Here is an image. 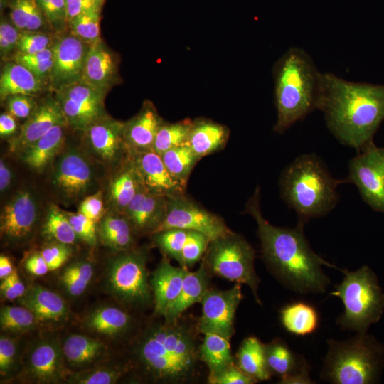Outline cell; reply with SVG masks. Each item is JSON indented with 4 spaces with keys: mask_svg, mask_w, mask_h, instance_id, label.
Listing matches in <instances>:
<instances>
[{
    "mask_svg": "<svg viewBox=\"0 0 384 384\" xmlns=\"http://www.w3.org/2000/svg\"><path fill=\"white\" fill-rule=\"evenodd\" d=\"M68 125L60 124L23 149L22 161L31 169L43 171L62 151L65 142V129Z\"/></svg>",
    "mask_w": 384,
    "mask_h": 384,
    "instance_id": "4dcf8cb0",
    "label": "cell"
},
{
    "mask_svg": "<svg viewBox=\"0 0 384 384\" xmlns=\"http://www.w3.org/2000/svg\"><path fill=\"white\" fill-rule=\"evenodd\" d=\"M41 234L48 242L74 245L77 237L66 214L56 205H50L41 225Z\"/></svg>",
    "mask_w": 384,
    "mask_h": 384,
    "instance_id": "ab89813d",
    "label": "cell"
},
{
    "mask_svg": "<svg viewBox=\"0 0 384 384\" xmlns=\"http://www.w3.org/2000/svg\"><path fill=\"white\" fill-rule=\"evenodd\" d=\"M60 269L58 284L70 299L82 297L90 288L96 273L95 262L87 256L70 259Z\"/></svg>",
    "mask_w": 384,
    "mask_h": 384,
    "instance_id": "f1b7e54d",
    "label": "cell"
},
{
    "mask_svg": "<svg viewBox=\"0 0 384 384\" xmlns=\"http://www.w3.org/2000/svg\"><path fill=\"white\" fill-rule=\"evenodd\" d=\"M78 212L98 223L105 213L102 193L96 191L84 198L79 204Z\"/></svg>",
    "mask_w": 384,
    "mask_h": 384,
    "instance_id": "9f6ffc18",
    "label": "cell"
},
{
    "mask_svg": "<svg viewBox=\"0 0 384 384\" xmlns=\"http://www.w3.org/2000/svg\"><path fill=\"white\" fill-rule=\"evenodd\" d=\"M23 65L27 68L36 77L44 83L46 81L49 82L53 66V59L43 62L26 63L23 64Z\"/></svg>",
    "mask_w": 384,
    "mask_h": 384,
    "instance_id": "be15d7a7",
    "label": "cell"
},
{
    "mask_svg": "<svg viewBox=\"0 0 384 384\" xmlns=\"http://www.w3.org/2000/svg\"><path fill=\"white\" fill-rule=\"evenodd\" d=\"M4 101L7 112L19 119H27L38 105L33 96L28 95H11Z\"/></svg>",
    "mask_w": 384,
    "mask_h": 384,
    "instance_id": "db71d44e",
    "label": "cell"
},
{
    "mask_svg": "<svg viewBox=\"0 0 384 384\" xmlns=\"http://www.w3.org/2000/svg\"><path fill=\"white\" fill-rule=\"evenodd\" d=\"M128 156L148 191L165 197L184 194L186 184L171 174L161 155L153 149L128 153Z\"/></svg>",
    "mask_w": 384,
    "mask_h": 384,
    "instance_id": "d6986e66",
    "label": "cell"
},
{
    "mask_svg": "<svg viewBox=\"0 0 384 384\" xmlns=\"http://www.w3.org/2000/svg\"><path fill=\"white\" fill-rule=\"evenodd\" d=\"M38 216V204L34 194L28 190L19 191L1 210V239L13 245L26 243L34 233Z\"/></svg>",
    "mask_w": 384,
    "mask_h": 384,
    "instance_id": "9a60e30c",
    "label": "cell"
},
{
    "mask_svg": "<svg viewBox=\"0 0 384 384\" xmlns=\"http://www.w3.org/2000/svg\"><path fill=\"white\" fill-rule=\"evenodd\" d=\"M55 97L65 115L67 125L85 131L107 116L103 95L81 81L55 90Z\"/></svg>",
    "mask_w": 384,
    "mask_h": 384,
    "instance_id": "5bb4252c",
    "label": "cell"
},
{
    "mask_svg": "<svg viewBox=\"0 0 384 384\" xmlns=\"http://www.w3.org/2000/svg\"><path fill=\"white\" fill-rule=\"evenodd\" d=\"M105 0H65L68 21L94 8H102Z\"/></svg>",
    "mask_w": 384,
    "mask_h": 384,
    "instance_id": "94428289",
    "label": "cell"
},
{
    "mask_svg": "<svg viewBox=\"0 0 384 384\" xmlns=\"http://www.w3.org/2000/svg\"><path fill=\"white\" fill-rule=\"evenodd\" d=\"M60 124H67L60 104L55 97H46L38 103L32 114L21 126L18 134L11 139L10 151L20 153Z\"/></svg>",
    "mask_w": 384,
    "mask_h": 384,
    "instance_id": "44dd1931",
    "label": "cell"
},
{
    "mask_svg": "<svg viewBox=\"0 0 384 384\" xmlns=\"http://www.w3.org/2000/svg\"><path fill=\"white\" fill-rule=\"evenodd\" d=\"M16 117L9 112H4L0 115V135L1 137H9L17 130Z\"/></svg>",
    "mask_w": 384,
    "mask_h": 384,
    "instance_id": "e7e4bbea",
    "label": "cell"
},
{
    "mask_svg": "<svg viewBox=\"0 0 384 384\" xmlns=\"http://www.w3.org/2000/svg\"><path fill=\"white\" fill-rule=\"evenodd\" d=\"M117 78V59L100 38L90 46L80 81L105 97Z\"/></svg>",
    "mask_w": 384,
    "mask_h": 384,
    "instance_id": "cb8c5ba5",
    "label": "cell"
},
{
    "mask_svg": "<svg viewBox=\"0 0 384 384\" xmlns=\"http://www.w3.org/2000/svg\"><path fill=\"white\" fill-rule=\"evenodd\" d=\"M98 239L113 252L134 247L137 235L123 213L111 210L98 221Z\"/></svg>",
    "mask_w": 384,
    "mask_h": 384,
    "instance_id": "d6a6232c",
    "label": "cell"
},
{
    "mask_svg": "<svg viewBox=\"0 0 384 384\" xmlns=\"http://www.w3.org/2000/svg\"><path fill=\"white\" fill-rule=\"evenodd\" d=\"M81 325L86 331L102 340H117L128 335L134 320L128 309L109 304L98 305L82 318Z\"/></svg>",
    "mask_w": 384,
    "mask_h": 384,
    "instance_id": "ffe728a7",
    "label": "cell"
},
{
    "mask_svg": "<svg viewBox=\"0 0 384 384\" xmlns=\"http://www.w3.org/2000/svg\"><path fill=\"white\" fill-rule=\"evenodd\" d=\"M228 137L226 127L210 120L198 119L192 122L186 143L201 159L222 149Z\"/></svg>",
    "mask_w": 384,
    "mask_h": 384,
    "instance_id": "836d02e7",
    "label": "cell"
},
{
    "mask_svg": "<svg viewBox=\"0 0 384 384\" xmlns=\"http://www.w3.org/2000/svg\"><path fill=\"white\" fill-rule=\"evenodd\" d=\"M208 270L203 260L197 270L187 271L180 294L166 311L164 321L171 323L179 320L187 309L201 302L208 289Z\"/></svg>",
    "mask_w": 384,
    "mask_h": 384,
    "instance_id": "1f68e13d",
    "label": "cell"
},
{
    "mask_svg": "<svg viewBox=\"0 0 384 384\" xmlns=\"http://www.w3.org/2000/svg\"><path fill=\"white\" fill-rule=\"evenodd\" d=\"M20 31L11 23L3 18L0 23V52L2 57L9 55L16 48Z\"/></svg>",
    "mask_w": 384,
    "mask_h": 384,
    "instance_id": "6f0895ef",
    "label": "cell"
},
{
    "mask_svg": "<svg viewBox=\"0 0 384 384\" xmlns=\"http://www.w3.org/2000/svg\"><path fill=\"white\" fill-rule=\"evenodd\" d=\"M16 301L28 309L39 324H61L70 316L69 306L65 299L38 284L27 287L25 293Z\"/></svg>",
    "mask_w": 384,
    "mask_h": 384,
    "instance_id": "484cf974",
    "label": "cell"
},
{
    "mask_svg": "<svg viewBox=\"0 0 384 384\" xmlns=\"http://www.w3.org/2000/svg\"><path fill=\"white\" fill-rule=\"evenodd\" d=\"M208 381L210 384H252L256 383L235 363L228 366L214 377L208 378Z\"/></svg>",
    "mask_w": 384,
    "mask_h": 384,
    "instance_id": "11a10c76",
    "label": "cell"
},
{
    "mask_svg": "<svg viewBox=\"0 0 384 384\" xmlns=\"http://www.w3.org/2000/svg\"><path fill=\"white\" fill-rule=\"evenodd\" d=\"M65 214L78 239L95 247L98 239L97 223L79 212L65 211Z\"/></svg>",
    "mask_w": 384,
    "mask_h": 384,
    "instance_id": "f907efd6",
    "label": "cell"
},
{
    "mask_svg": "<svg viewBox=\"0 0 384 384\" xmlns=\"http://www.w3.org/2000/svg\"><path fill=\"white\" fill-rule=\"evenodd\" d=\"M131 356L142 377L156 383L191 380L199 358L193 330L179 320L147 326L132 345Z\"/></svg>",
    "mask_w": 384,
    "mask_h": 384,
    "instance_id": "3957f363",
    "label": "cell"
},
{
    "mask_svg": "<svg viewBox=\"0 0 384 384\" xmlns=\"http://www.w3.org/2000/svg\"><path fill=\"white\" fill-rule=\"evenodd\" d=\"M49 27L56 32L68 26L65 0H36Z\"/></svg>",
    "mask_w": 384,
    "mask_h": 384,
    "instance_id": "681fc988",
    "label": "cell"
},
{
    "mask_svg": "<svg viewBox=\"0 0 384 384\" xmlns=\"http://www.w3.org/2000/svg\"><path fill=\"white\" fill-rule=\"evenodd\" d=\"M265 349L267 367L272 374L280 377L279 383H314L305 358L292 351L284 341L274 339L265 345Z\"/></svg>",
    "mask_w": 384,
    "mask_h": 384,
    "instance_id": "7402d4cb",
    "label": "cell"
},
{
    "mask_svg": "<svg viewBox=\"0 0 384 384\" xmlns=\"http://www.w3.org/2000/svg\"><path fill=\"white\" fill-rule=\"evenodd\" d=\"M101 9L94 8L75 16L68 23L70 33L90 45L98 40Z\"/></svg>",
    "mask_w": 384,
    "mask_h": 384,
    "instance_id": "f6af8a7d",
    "label": "cell"
},
{
    "mask_svg": "<svg viewBox=\"0 0 384 384\" xmlns=\"http://www.w3.org/2000/svg\"><path fill=\"white\" fill-rule=\"evenodd\" d=\"M348 180L332 177L323 161L315 154H302L282 171L281 196L297 215V224L331 212L339 200L337 187Z\"/></svg>",
    "mask_w": 384,
    "mask_h": 384,
    "instance_id": "5b68a950",
    "label": "cell"
},
{
    "mask_svg": "<svg viewBox=\"0 0 384 384\" xmlns=\"http://www.w3.org/2000/svg\"><path fill=\"white\" fill-rule=\"evenodd\" d=\"M192 122L185 119L176 123L162 124L155 137L153 150L161 155L169 149L186 144Z\"/></svg>",
    "mask_w": 384,
    "mask_h": 384,
    "instance_id": "ee69618b",
    "label": "cell"
},
{
    "mask_svg": "<svg viewBox=\"0 0 384 384\" xmlns=\"http://www.w3.org/2000/svg\"><path fill=\"white\" fill-rule=\"evenodd\" d=\"M166 210V197L156 195L142 188L123 214L137 235H152L162 223Z\"/></svg>",
    "mask_w": 384,
    "mask_h": 384,
    "instance_id": "603a6c76",
    "label": "cell"
},
{
    "mask_svg": "<svg viewBox=\"0 0 384 384\" xmlns=\"http://www.w3.org/2000/svg\"><path fill=\"white\" fill-rule=\"evenodd\" d=\"M73 245L59 242H48L41 250L50 271L57 270L64 265L73 252Z\"/></svg>",
    "mask_w": 384,
    "mask_h": 384,
    "instance_id": "f5cc1de1",
    "label": "cell"
},
{
    "mask_svg": "<svg viewBox=\"0 0 384 384\" xmlns=\"http://www.w3.org/2000/svg\"><path fill=\"white\" fill-rule=\"evenodd\" d=\"M344 277L334 286L331 294L341 299L344 311L336 323L342 329L367 332L371 324L377 323L384 311V292L378 278L367 265L356 271L340 269Z\"/></svg>",
    "mask_w": 384,
    "mask_h": 384,
    "instance_id": "52a82bcc",
    "label": "cell"
},
{
    "mask_svg": "<svg viewBox=\"0 0 384 384\" xmlns=\"http://www.w3.org/2000/svg\"><path fill=\"white\" fill-rule=\"evenodd\" d=\"M245 210L255 219L263 258L274 274L295 292L323 293L330 283L322 266L336 268L310 247L304 225L278 227L270 223L260 207V189L249 199Z\"/></svg>",
    "mask_w": 384,
    "mask_h": 384,
    "instance_id": "6da1fadb",
    "label": "cell"
},
{
    "mask_svg": "<svg viewBox=\"0 0 384 384\" xmlns=\"http://www.w3.org/2000/svg\"><path fill=\"white\" fill-rule=\"evenodd\" d=\"M26 288L16 270L9 276L1 280V296L6 300H17L23 296Z\"/></svg>",
    "mask_w": 384,
    "mask_h": 384,
    "instance_id": "680465c9",
    "label": "cell"
},
{
    "mask_svg": "<svg viewBox=\"0 0 384 384\" xmlns=\"http://www.w3.org/2000/svg\"><path fill=\"white\" fill-rule=\"evenodd\" d=\"M284 328L296 336L313 334L319 326V314L316 309L303 302H296L285 306L280 312Z\"/></svg>",
    "mask_w": 384,
    "mask_h": 384,
    "instance_id": "f35d334b",
    "label": "cell"
},
{
    "mask_svg": "<svg viewBox=\"0 0 384 384\" xmlns=\"http://www.w3.org/2000/svg\"><path fill=\"white\" fill-rule=\"evenodd\" d=\"M91 158L78 148L63 149L55 158L51 183L63 201H81L96 191L98 175Z\"/></svg>",
    "mask_w": 384,
    "mask_h": 384,
    "instance_id": "30bf717a",
    "label": "cell"
},
{
    "mask_svg": "<svg viewBox=\"0 0 384 384\" xmlns=\"http://www.w3.org/2000/svg\"><path fill=\"white\" fill-rule=\"evenodd\" d=\"M319 110L334 137L359 151L373 142L384 120V85L353 82L324 73Z\"/></svg>",
    "mask_w": 384,
    "mask_h": 384,
    "instance_id": "7a4b0ae2",
    "label": "cell"
},
{
    "mask_svg": "<svg viewBox=\"0 0 384 384\" xmlns=\"http://www.w3.org/2000/svg\"><path fill=\"white\" fill-rule=\"evenodd\" d=\"M9 6L11 22L20 31H39L48 26L36 0H11Z\"/></svg>",
    "mask_w": 384,
    "mask_h": 384,
    "instance_id": "60d3db41",
    "label": "cell"
},
{
    "mask_svg": "<svg viewBox=\"0 0 384 384\" xmlns=\"http://www.w3.org/2000/svg\"><path fill=\"white\" fill-rule=\"evenodd\" d=\"M358 152L348 163V182L373 210L384 213V147L372 142Z\"/></svg>",
    "mask_w": 384,
    "mask_h": 384,
    "instance_id": "8fae6325",
    "label": "cell"
},
{
    "mask_svg": "<svg viewBox=\"0 0 384 384\" xmlns=\"http://www.w3.org/2000/svg\"><path fill=\"white\" fill-rule=\"evenodd\" d=\"M12 171L9 166L3 158L0 159V191H6L12 181Z\"/></svg>",
    "mask_w": 384,
    "mask_h": 384,
    "instance_id": "03108f58",
    "label": "cell"
},
{
    "mask_svg": "<svg viewBox=\"0 0 384 384\" xmlns=\"http://www.w3.org/2000/svg\"><path fill=\"white\" fill-rule=\"evenodd\" d=\"M148 252L137 248L113 252L105 263L102 284L119 305L140 310L154 304L147 269Z\"/></svg>",
    "mask_w": 384,
    "mask_h": 384,
    "instance_id": "ba28073f",
    "label": "cell"
},
{
    "mask_svg": "<svg viewBox=\"0 0 384 384\" xmlns=\"http://www.w3.org/2000/svg\"><path fill=\"white\" fill-rule=\"evenodd\" d=\"M188 270L174 267L164 257L149 277L154 297V313L163 316L180 294L184 277Z\"/></svg>",
    "mask_w": 384,
    "mask_h": 384,
    "instance_id": "83f0119b",
    "label": "cell"
},
{
    "mask_svg": "<svg viewBox=\"0 0 384 384\" xmlns=\"http://www.w3.org/2000/svg\"><path fill=\"white\" fill-rule=\"evenodd\" d=\"M44 88V82L27 68L14 61L3 67L0 76V97L4 101L15 95H34Z\"/></svg>",
    "mask_w": 384,
    "mask_h": 384,
    "instance_id": "e575fe53",
    "label": "cell"
},
{
    "mask_svg": "<svg viewBox=\"0 0 384 384\" xmlns=\"http://www.w3.org/2000/svg\"><path fill=\"white\" fill-rule=\"evenodd\" d=\"M90 44L70 33L53 40V66L49 83L55 90L80 81Z\"/></svg>",
    "mask_w": 384,
    "mask_h": 384,
    "instance_id": "ac0fdd59",
    "label": "cell"
},
{
    "mask_svg": "<svg viewBox=\"0 0 384 384\" xmlns=\"http://www.w3.org/2000/svg\"><path fill=\"white\" fill-rule=\"evenodd\" d=\"M188 233L186 230L171 228L156 232L151 237L155 245L165 255L178 262Z\"/></svg>",
    "mask_w": 384,
    "mask_h": 384,
    "instance_id": "bcb514c9",
    "label": "cell"
},
{
    "mask_svg": "<svg viewBox=\"0 0 384 384\" xmlns=\"http://www.w3.org/2000/svg\"><path fill=\"white\" fill-rule=\"evenodd\" d=\"M242 298L241 285L238 283L225 290L208 289L201 301L200 332H213L230 339L234 331L235 312Z\"/></svg>",
    "mask_w": 384,
    "mask_h": 384,
    "instance_id": "2e32d148",
    "label": "cell"
},
{
    "mask_svg": "<svg viewBox=\"0 0 384 384\" xmlns=\"http://www.w3.org/2000/svg\"><path fill=\"white\" fill-rule=\"evenodd\" d=\"M161 156L171 174L185 184L199 160L187 143L165 151Z\"/></svg>",
    "mask_w": 384,
    "mask_h": 384,
    "instance_id": "b9f144b4",
    "label": "cell"
},
{
    "mask_svg": "<svg viewBox=\"0 0 384 384\" xmlns=\"http://www.w3.org/2000/svg\"><path fill=\"white\" fill-rule=\"evenodd\" d=\"M65 365L69 371L92 367L110 357L105 341L83 334L71 333L61 341Z\"/></svg>",
    "mask_w": 384,
    "mask_h": 384,
    "instance_id": "d4e9b609",
    "label": "cell"
},
{
    "mask_svg": "<svg viewBox=\"0 0 384 384\" xmlns=\"http://www.w3.org/2000/svg\"><path fill=\"white\" fill-rule=\"evenodd\" d=\"M237 366L256 382L265 381L272 375L265 358V344L255 336L246 338L236 353Z\"/></svg>",
    "mask_w": 384,
    "mask_h": 384,
    "instance_id": "d590c367",
    "label": "cell"
},
{
    "mask_svg": "<svg viewBox=\"0 0 384 384\" xmlns=\"http://www.w3.org/2000/svg\"><path fill=\"white\" fill-rule=\"evenodd\" d=\"M39 324L35 315L26 307L6 305L1 307V330L6 334H23Z\"/></svg>",
    "mask_w": 384,
    "mask_h": 384,
    "instance_id": "7bdbcfd3",
    "label": "cell"
},
{
    "mask_svg": "<svg viewBox=\"0 0 384 384\" xmlns=\"http://www.w3.org/2000/svg\"><path fill=\"white\" fill-rule=\"evenodd\" d=\"M255 252L244 237L235 233L210 242L203 262L213 274L251 289L260 304L257 290L260 279L255 270Z\"/></svg>",
    "mask_w": 384,
    "mask_h": 384,
    "instance_id": "9c48e42d",
    "label": "cell"
},
{
    "mask_svg": "<svg viewBox=\"0 0 384 384\" xmlns=\"http://www.w3.org/2000/svg\"><path fill=\"white\" fill-rule=\"evenodd\" d=\"M164 122L154 105L144 102L140 111L124 122V139L128 153L153 149L156 134Z\"/></svg>",
    "mask_w": 384,
    "mask_h": 384,
    "instance_id": "4316f807",
    "label": "cell"
},
{
    "mask_svg": "<svg viewBox=\"0 0 384 384\" xmlns=\"http://www.w3.org/2000/svg\"><path fill=\"white\" fill-rule=\"evenodd\" d=\"M171 228L199 232L210 241L233 233L221 218L184 194L166 197V215L156 232Z\"/></svg>",
    "mask_w": 384,
    "mask_h": 384,
    "instance_id": "7c38bea8",
    "label": "cell"
},
{
    "mask_svg": "<svg viewBox=\"0 0 384 384\" xmlns=\"http://www.w3.org/2000/svg\"><path fill=\"white\" fill-rule=\"evenodd\" d=\"M203 335V341L198 348L199 358L206 364L210 378L234 363V361L229 338L213 332Z\"/></svg>",
    "mask_w": 384,
    "mask_h": 384,
    "instance_id": "74e56055",
    "label": "cell"
},
{
    "mask_svg": "<svg viewBox=\"0 0 384 384\" xmlns=\"http://www.w3.org/2000/svg\"><path fill=\"white\" fill-rule=\"evenodd\" d=\"M23 267L29 274L36 277L43 276L50 272L41 251L28 255L23 261Z\"/></svg>",
    "mask_w": 384,
    "mask_h": 384,
    "instance_id": "91938a15",
    "label": "cell"
},
{
    "mask_svg": "<svg viewBox=\"0 0 384 384\" xmlns=\"http://www.w3.org/2000/svg\"><path fill=\"white\" fill-rule=\"evenodd\" d=\"M14 270L15 268H14L10 259L7 256L1 254L0 255V279L1 280L9 276Z\"/></svg>",
    "mask_w": 384,
    "mask_h": 384,
    "instance_id": "003e7915",
    "label": "cell"
},
{
    "mask_svg": "<svg viewBox=\"0 0 384 384\" xmlns=\"http://www.w3.org/2000/svg\"><path fill=\"white\" fill-rule=\"evenodd\" d=\"M129 370L127 363L109 358L86 369L68 371L65 383L71 384H114Z\"/></svg>",
    "mask_w": 384,
    "mask_h": 384,
    "instance_id": "8d00e7d4",
    "label": "cell"
},
{
    "mask_svg": "<svg viewBox=\"0 0 384 384\" xmlns=\"http://www.w3.org/2000/svg\"><path fill=\"white\" fill-rule=\"evenodd\" d=\"M123 131L124 122L108 115L97 121L83 131L87 154L104 166L116 165L128 154Z\"/></svg>",
    "mask_w": 384,
    "mask_h": 384,
    "instance_id": "e0dca14e",
    "label": "cell"
},
{
    "mask_svg": "<svg viewBox=\"0 0 384 384\" xmlns=\"http://www.w3.org/2000/svg\"><path fill=\"white\" fill-rule=\"evenodd\" d=\"M144 186L128 154L122 165L112 176L107 187V201L112 210L123 213Z\"/></svg>",
    "mask_w": 384,
    "mask_h": 384,
    "instance_id": "f546056e",
    "label": "cell"
},
{
    "mask_svg": "<svg viewBox=\"0 0 384 384\" xmlns=\"http://www.w3.org/2000/svg\"><path fill=\"white\" fill-rule=\"evenodd\" d=\"M22 365L25 380L39 384L65 383L69 371L61 341L54 335H45L34 340L25 351Z\"/></svg>",
    "mask_w": 384,
    "mask_h": 384,
    "instance_id": "4fadbf2b",
    "label": "cell"
},
{
    "mask_svg": "<svg viewBox=\"0 0 384 384\" xmlns=\"http://www.w3.org/2000/svg\"><path fill=\"white\" fill-rule=\"evenodd\" d=\"M53 38L40 31H21L16 46L17 52L31 54L50 48Z\"/></svg>",
    "mask_w": 384,
    "mask_h": 384,
    "instance_id": "816d5d0a",
    "label": "cell"
},
{
    "mask_svg": "<svg viewBox=\"0 0 384 384\" xmlns=\"http://www.w3.org/2000/svg\"><path fill=\"white\" fill-rule=\"evenodd\" d=\"M328 350L321 373L334 384H372L383 366L384 346L367 332L345 340H327Z\"/></svg>",
    "mask_w": 384,
    "mask_h": 384,
    "instance_id": "8992f818",
    "label": "cell"
},
{
    "mask_svg": "<svg viewBox=\"0 0 384 384\" xmlns=\"http://www.w3.org/2000/svg\"><path fill=\"white\" fill-rule=\"evenodd\" d=\"M323 73L303 48H289L273 69L277 121L274 130L284 133L308 114L319 110Z\"/></svg>",
    "mask_w": 384,
    "mask_h": 384,
    "instance_id": "277c9868",
    "label": "cell"
},
{
    "mask_svg": "<svg viewBox=\"0 0 384 384\" xmlns=\"http://www.w3.org/2000/svg\"><path fill=\"white\" fill-rule=\"evenodd\" d=\"M51 59H53L51 47L31 54L16 52L13 56V61L22 65L30 63L43 62Z\"/></svg>",
    "mask_w": 384,
    "mask_h": 384,
    "instance_id": "6125c7cd",
    "label": "cell"
},
{
    "mask_svg": "<svg viewBox=\"0 0 384 384\" xmlns=\"http://www.w3.org/2000/svg\"><path fill=\"white\" fill-rule=\"evenodd\" d=\"M210 239L203 233L189 230L178 263L188 268L201 260L208 248Z\"/></svg>",
    "mask_w": 384,
    "mask_h": 384,
    "instance_id": "7dc6e473",
    "label": "cell"
},
{
    "mask_svg": "<svg viewBox=\"0 0 384 384\" xmlns=\"http://www.w3.org/2000/svg\"><path fill=\"white\" fill-rule=\"evenodd\" d=\"M18 340L1 334L0 336V375L1 378L11 376L19 366L20 353Z\"/></svg>",
    "mask_w": 384,
    "mask_h": 384,
    "instance_id": "c3c4849f",
    "label": "cell"
}]
</instances>
